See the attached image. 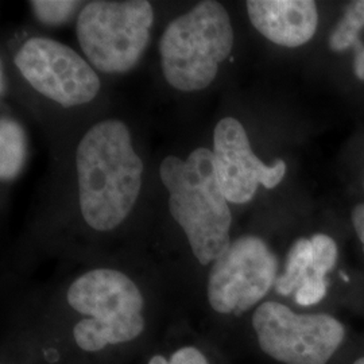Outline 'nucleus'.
Instances as JSON below:
<instances>
[{
    "label": "nucleus",
    "instance_id": "obj_5",
    "mask_svg": "<svg viewBox=\"0 0 364 364\" xmlns=\"http://www.w3.org/2000/svg\"><path fill=\"white\" fill-rule=\"evenodd\" d=\"M153 23L150 1H90L78 14V43L97 70L108 75L127 73L146 50Z\"/></svg>",
    "mask_w": 364,
    "mask_h": 364
},
{
    "label": "nucleus",
    "instance_id": "obj_16",
    "mask_svg": "<svg viewBox=\"0 0 364 364\" xmlns=\"http://www.w3.org/2000/svg\"><path fill=\"white\" fill-rule=\"evenodd\" d=\"M352 225L355 228V232L358 235L364 252V203L358 204L351 212Z\"/></svg>",
    "mask_w": 364,
    "mask_h": 364
},
{
    "label": "nucleus",
    "instance_id": "obj_4",
    "mask_svg": "<svg viewBox=\"0 0 364 364\" xmlns=\"http://www.w3.org/2000/svg\"><path fill=\"white\" fill-rule=\"evenodd\" d=\"M69 305L88 318L73 328L82 351L97 352L107 346L127 343L144 331L142 291L127 277L112 269L82 274L68 289Z\"/></svg>",
    "mask_w": 364,
    "mask_h": 364
},
{
    "label": "nucleus",
    "instance_id": "obj_14",
    "mask_svg": "<svg viewBox=\"0 0 364 364\" xmlns=\"http://www.w3.org/2000/svg\"><path fill=\"white\" fill-rule=\"evenodd\" d=\"M30 6L39 22L48 26H58L68 22L81 6V1L70 0H33Z\"/></svg>",
    "mask_w": 364,
    "mask_h": 364
},
{
    "label": "nucleus",
    "instance_id": "obj_7",
    "mask_svg": "<svg viewBox=\"0 0 364 364\" xmlns=\"http://www.w3.org/2000/svg\"><path fill=\"white\" fill-rule=\"evenodd\" d=\"M278 262L258 236L245 235L212 263L208 302L215 312L242 314L255 306L277 282Z\"/></svg>",
    "mask_w": 364,
    "mask_h": 364
},
{
    "label": "nucleus",
    "instance_id": "obj_2",
    "mask_svg": "<svg viewBox=\"0 0 364 364\" xmlns=\"http://www.w3.org/2000/svg\"><path fill=\"white\" fill-rule=\"evenodd\" d=\"M159 177L169 193L170 215L186 235L192 252L207 266L230 247L232 213L218 181L213 153L193 150L186 159L166 156Z\"/></svg>",
    "mask_w": 364,
    "mask_h": 364
},
{
    "label": "nucleus",
    "instance_id": "obj_15",
    "mask_svg": "<svg viewBox=\"0 0 364 364\" xmlns=\"http://www.w3.org/2000/svg\"><path fill=\"white\" fill-rule=\"evenodd\" d=\"M149 364H209L204 353L195 347H183L171 355L169 360L162 356L156 355L150 359Z\"/></svg>",
    "mask_w": 364,
    "mask_h": 364
},
{
    "label": "nucleus",
    "instance_id": "obj_13",
    "mask_svg": "<svg viewBox=\"0 0 364 364\" xmlns=\"http://www.w3.org/2000/svg\"><path fill=\"white\" fill-rule=\"evenodd\" d=\"M329 49L332 52H347L364 49V0L352 1L336 26L329 34Z\"/></svg>",
    "mask_w": 364,
    "mask_h": 364
},
{
    "label": "nucleus",
    "instance_id": "obj_6",
    "mask_svg": "<svg viewBox=\"0 0 364 364\" xmlns=\"http://www.w3.org/2000/svg\"><path fill=\"white\" fill-rule=\"evenodd\" d=\"M252 326L262 351L285 364H326L346 336L338 318L326 313L297 314L277 301L260 304Z\"/></svg>",
    "mask_w": 364,
    "mask_h": 364
},
{
    "label": "nucleus",
    "instance_id": "obj_11",
    "mask_svg": "<svg viewBox=\"0 0 364 364\" xmlns=\"http://www.w3.org/2000/svg\"><path fill=\"white\" fill-rule=\"evenodd\" d=\"M246 7L252 26L284 48L308 43L318 27V10L313 0H248Z\"/></svg>",
    "mask_w": 364,
    "mask_h": 364
},
{
    "label": "nucleus",
    "instance_id": "obj_1",
    "mask_svg": "<svg viewBox=\"0 0 364 364\" xmlns=\"http://www.w3.org/2000/svg\"><path fill=\"white\" fill-rule=\"evenodd\" d=\"M76 169L84 220L100 232L117 228L142 189L144 162L132 147L129 127L119 120L92 126L78 144Z\"/></svg>",
    "mask_w": 364,
    "mask_h": 364
},
{
    "label": "nucleus",
    "instance_id": "obj_8",
    "mask_svg": "<svg viewBox=\"0 0 364 364\" xmlns=\"http://www.w3.org/2000/svg\"><path fill=\"white\" fill-rule=\"evenodd\" d=\"M14 61L36 91L64 108L91 103L102 87L93 68L77 52L54 39H27Z\"/></svg>",
    "mask_w": 364,
    "mask_h": 364
},
{
    "label": "nucleus",
    "instance_id": "obj_3",
    "mask_svg": "<svg viewBox=\"0 0 364 364\" xmlns=\"http://www.w3.org/2000/svg\"><path fill=\"white\" fill-rule=\"evenodd\" d=\"M234 27L225 7L204 0L174 18L159 39L164 77L181 92L203 91L234 49Z\"/></svg>",
    "mask_w": 364,
    "mask_h": 364
},
{
    "label": "nucleus",
    "instance_id": "obj_19",
    "mask_svg": "<svg viewBox=\"0 0 364 364\" xmlns=\"http://www.w3.org/2000/svg\"><path fill=\"white\" fill-rule=\"evenodd\" d=\"M353 364H364V356L363 358H359Z\"/></svg>",
    "mask_w": 364,
    "mask_h": 364
},
{
    "label": "nucleus",
    "instance_id": "obj_17",
    "mask_svg": "<svg viewBox=\"0 0 364 364\" xmlns=\"http://www.w3.org/2000/svg\"><path fill=\"white\" fill-rule=\"evenodd\" d=\"M353 73L359 80L364 81V50L363 52L355 53Z\"/></svg>",
    "mask_w": 364,
    "mask_h": 364
},
{
    "label": "nucleus",
    "instance_id": "obj_12",
    "mask_svg": "<svg viewBox=\"0 0 364 364\" xmlns=\"http://www.w3.org/2000/svg\"><path fill=\"white\" fill-rule=\"evenodd\" d=\"M25 130L13 119L3 117L0 123V177L3 181L15 178L26 162Z\"/></svg>",
    "mask_w": 364,
    "mask_h": 364
},
{
    "label": "nucleus",
    "instance_id": "obj_9",
    "mask_svg": "<svg viewBox=\"0 0 364 364\" xmlns=\"http://www.w3.org/2000/svg\"><path fill=\"white\" fill-rule=\"evenodd\" d=\"M212 153L218 181L228 203L247 204L257 195L259 185L273 189L287 174L284 159L266 165L255 156L247 132L235 117H224L216 124Z\"/></svg>",
    "mask_w": 364,
    "mask_h": 364
},
{
    "label": "nucleus",
    "instance_id": "obj_18",
    "mask_svg": "<svg viewBox=\"0 0 364 364\" xmlns=\"http://www.w3.org/2000/svg\"><path fill=\"white\" fill-rule=\"evenodd\" d=\"M6 78H4V69H3V66H1V95H4L6 93Z\"/></svg>",
    "mask_w": 364,
    "mask_h": 364
},
{
    "label": "nucleus",
    "instance_id": "obj_10",
    "mask_svg": "<svg viewBox=\"0 0 364 364\" xmlns=\"http://www.w3.org/2000/svg\"><path fill=\"white\" fill-rule=\"evenodd\" d=\"M338 257V245L328 235L314 234L311 239L296 240L287 254L285 273L277 278V293L281 296L294 293L301 306L321 302L328 291L326 274L335 269Z\"/></svg>",
    "mask_w": 364,
    "mask_h": 364
}]
</instances>
